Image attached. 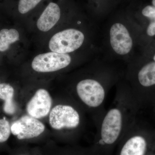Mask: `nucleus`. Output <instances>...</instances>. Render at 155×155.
<instances>
[{"label": "nucleus", "mask_w": 155, "mask_h": 155, "mask_svg": "<svg viewBox=\"0 0 155 155\" xmlns=\"http://www.w3.org/2000/svg\"><path fill=\"white\" fill-rule=\"evenodd\" d=\"M52 103L48 92L44 89H39L27 104L26 111L29 116L35 119H41L50 113Z\"/></svg>", "instance_id": "9d476101"}, {"label": "nucleus", "mask_w": 155, "mask_h": 155, "mask_svg": "<svg viewBox=\"0 0 155 155\" xmlns=\"http://www.w3.org/2000/svg\"><path fill=\"white\" fill-rule=\"evenodd\" d=\"M45 130V126L37 119L30 116H22L11 125V130L19 140L37 137Z\"/></svg>", "instance_id": "1a4fd4ad"}, {"label": "nucleus", "mask_w": 155, "mask_h": 155, "mask_svg": "<svg viewBox=\"0 0 155 155\" xmlns=\"http://www.w3.org/2000/svg\"><path fill=\"white\" fill-rule=\"evenodd\" d=\"M116 86L114 101L96 128L95 155H110L136 119L138 102L125 78Z\"/></svg>", "instance_id": "f257e3e1"}, {"label": "nucleus", "mask_w": 155, "mask_h": 155, "mask_svg": "<svg viewBox=\"0 0 155 155\" xmlns=\"http://www.w3.org/2000/svg\"><path fill=\"white\" fill-rule=\"evenodd\" d=\"M14 89L8 84H0V99L5 101L4 111L8 114H13L16 110V106L13 100Z\"/></svg>", "instance_id": "ddd939ff"}, {"label": "nucleus", "mask_w": 155, "mask_h": 155, "mask_svg": "<svg viewBox=\"0 0 155 155\" xmlns=\"http://www.w3.org/2000/svg\"><path fill=\"white\" fill-rule=\"evenodd\" d=\"M116 155H146L148 143L137 120L119 142Z\"/></svg>", "instance_id": "423d86ee"}, {"label": "nucleus", "mask_w": 155, "mask_h": 155, "mask_svg": "<svg viewBox=\"0 0 155 155\" xmlns=\"http://www.w3.org/2000/svg\"><path fill=\"white\" fill-rule=\"evenodd\" d=\"M72 61L69 54L50 52L36 56L32 61L31 67L38 72H53L68 67Z\"/></svg>", "instance_id": "6e6552de"}, {"label": "nucleus", "mask_w": 155, "mask_h": 155, "mask_svg": "<svg viewBox=\"0 0 155 155\" xmlns=\"http://www.w3.org/2000/svg\"><path fill=\"white\" fill-rule=\"evenodd\" d=\"M134 21L126 9L118 12L110 19L105 32L106 52L115 60L128 63L133 59L136 44Z\"/></svg>", "instance_id": "7ed1b4c3"}, {"label": "nucleus", "mask_w": 155, "mask_h": 155, "mask_svg": "<svg viewBox=\"0 0 155 155\" xmlns=\"http://www.w3.org/2000/svg\"><path fill=\"white\" fill-rule=\"evenodd\" d=\"M19 40V33L16 29H2L0 31V51H7L11 44L14 43Z\"/></svg>", "instance_id": "4468645a"}, {"label": "nucleus", "mask_w": 155, "mask_h": 155, "mask_svg": "<svg viewBox=\"0 0 155 155\" xmlns=\"http://www.w3.org/2000/svg\"><path fill=\"white\" fill-rule=\"evenodd\" d=\"M122 0H88L93 14L97 18L108 15Z\"/></svg>", "instance_id": "f8f14e48"}, {"label": "nucleus", "mask_w": 155, "mask_h": 155, "mask_svg": "<svg viewBox=\"0 0 155 155\" xmlns=\"http://www.w3.org/2000/svg\"><path fill=\"white\" fill-rule=\"evenodd\" d=\"M11 131L9 122L6 119H0V143L5 142L8 140Z\"/></svg>", "instance_id": "dca6fc26"}, {"label": "nucleus", "mask_w": 155, "mask_h": 155, "mask_svg": "<svg viewBox=\"0 0 155 155\" xmlns=\"http://www.w3.org/2000/svg\"><path fill=\"white\" fill-rule=\"evenodd\" d=\"M42 0H19L18 10L20 14H25L29 13L38 5Z\"/></svg>", "instance_id": "2eb2a0df"}, {"label": "nucleus", "mask_w": 155, "mask_h": 155, "mask_svg": "<svg viewBox=\"0 0 155 155\" xmlns=\"http://www.w3.org/2000/svg\"><path fill=\"white\" fill-rule=\"evenodd\" d=\"M85 38V34L81 31L75 28H67L52 37L49 48L54 52L69 54L80 48Z\"/></svg>", "instance_id": "39448f33"}, {"label": "nucleus", "mask_w": 155, "mask_h": 155, "mask_svg": "<svg viewBox=\"0 0 155 155\" xmlns=\"http://www.w3.org/2000/svg\"><path fill=\"white\" fill-rule=\"evenodd\" d=\"M49 123L56 130H74L80 126L81 117L77 109L70 105H58L50 112Z\"/></svg>", "instance_id": "0eeeda50"}, {"label": "nucleus", "mask_w": 155, "mask_h": 155, "mask_svg": "<svg viewBox=\"0 0 155 155\" xmlns=\"http://www.w3.org/2000/svg\"><path fill=\"white\" fill-rule=\"evenodd\" d=\"M152 5L155 8V0H152Z\"/></svg>", "instance_id": "6ab92c4d"}, {"label": "nucleus", "mask_w": 155, "mask_h": 155, "mask_svg": "<svg viewBox=\"0 0 155 155\" xmlns=\"http://www.w3.org/2000/svg\"><path fill=\"white\" fill-rule=\"evenodd\" d=\"M125 79L133 94L140 88L155 86V61H151L139 67L132 61L127 63Z\"/></svg>", "instance_id": "20e7f679"}, {"label": "nucleus", "mask_w": 155, "mask_h": 155, "mask_svg": "<svg viewBox=\"0 0 155 155\" xmlns=\"http://www.w3.org/2000/svg\"><path fill=\"white\" fill-rule=\"evenodd\" d=\"M153 60L154 61H155V54L153 56Z\"/></svg>", "instance_id": "aec40b11"}, {"label": "nucleus", "mask_w": 155, "mask_h": 155, "mask_svg": "<svg viewBox=\"0 0 155 155\" xmlns=\"http://www.w3.org/2000/svg\"><path fill=\"white\" fill-rule=\"evenodd\" d=\"M140 12L142 16L148 19L149 21L155 19V8L152 5L144 6Z\"/></svg>", "instance_id": "f3484780"}, {"label": "nucleus", "mask_w": 155, "mask_h": 155, "mask_svg": "<svg viewBox=\"0 0 155 155\" xmlns=\"http://www.w3.org/2000/svg\"><path fill=\"white\" fill-rule=\"evenodd\" d=\"M61 14V9L57 3H49L37 22L39 30L44 32L51 30L60 20Z\"/></svg>", "instance_id": "9b49d317"}, {"label": "nucleus", "mask_w": 155, "mask_h": 155, "mask_svg": "<svg viewBox=\"0 0 155 155\" xmlns=\"http://www.w3.org/2000/svg\"><path fill=\"white\" fill-rule=\"evenodd\" d=\"M147 34L149 36L153 37L155 35V19L149 21V23L146 29Z\"/></svg>", "instance_id": "a211bd4d"}, {"label": "nucleus", "mask_w": 155, "mask_h": 155, "mask_svg": "<svg viewBox=\"0 0 155 155\" xmlns=\"http://www.w3.org/2000/svg\"><path fill=\"white\" fill-rule=\"evenodd\" d=\"M112 62L96 61L90 74L79 81L75 86L78 98L91 113L96 128L105 113V104L109 91L125 76L126 69H122Z\"/></svg>", "instance_id": "f03ea898"}]
</instances>
